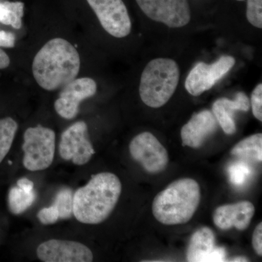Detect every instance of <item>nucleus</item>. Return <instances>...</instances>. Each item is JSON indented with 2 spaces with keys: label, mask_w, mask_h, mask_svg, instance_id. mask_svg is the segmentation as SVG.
<instances>
[{
  "label": "nucleus",
  "mask_w": 262,
  "mask_h": 262,
  "mask_svg": "<svg viewBox=\"0 0 262 262\" xmlns=\"http://www.w3.org/2000/svg\"><path fill=\"white\" fill-rule=\"evenodd\" d=\"M129 151L133 159L147 173H159L168 165V151L151 133H141L135 136L131 141Z\"/></svg>",
  "instance_id": "0eeeda50"
},
{
  "label": "nucleus",
  "mask_w": 262,
  "mask_h": 262,
  "mask_svg": "<svg viewBox=\"0 0 262 262\" xmlns=\"http://www.w3.org/2000/svg\"><path fill=\"white\" fill-rule=\"evenodd\" d=\"M38 219L43 225H53L59 220V213L54 205L42 208L37 214Z\"/></svg>",
  "instance_id": "b1692460"
},
{
  "label": "nucleus",
  "mask_w": 262,
  "mask_h": 262,
  "mask_svg": "<svg viewBox=\"0 0 262 262\" xmlns=\"http://www.w3.org/2000/svg\"><path fill=\"white\" fill-rule=\"evenodd\" d=\"M254 213V206L249 201L225 205L215 209L213 222L222 230L235 227L239 231H244L248 228Z\"/></svg>",
  "instance_id": "2eb2a0df"
},
{
  "label": "nucleus",
  "mask_w": 262,
  "mask_h": 262,
  "mask_svg": "<svg viewBox=\"0 0 262 262\" xmlns=\"http://www.w3.org/2000/svg\"><path fill=\"white\" fill-rule=\"evenodd\" d=\"M36 198L37 194L34 190L27 192L18 186L11 188L8 194V206L10 211L17 215L23 213L32 206Z\"/></svg>",
  "instance_id": "6ab92c4d"
},
{
  "label": "nucleus",
  "mask_w": 262,
  "mask_h": 262,
  "mask_svg": "<svg viewBox=\"0 0 262 262\" xmlns=\"http://www.w3.org/2000/svg\"><path fill=\"white\" fill-rule=\"evenodd\" d=\"M144 14L169 28L185 27L191 20L188 0H136Z\"/></svg>",
  "instance_id": "423d86ee"
},
{
  "label": "nucleus",
  "mask_w": 262,
  "mask_h": 262,
  "mask_svg": "<svg viewBox=\"0 0 262 262\" xmlns=\"http://www.w3.org/2000/svg\"><path fill=\"white\" fill-rule=\"evenodd\" d=\"M59 153L63 160L83 165L95 154L94 146L89 139L88 125L83 121L75 122L61 134Z\"/></svg>",
  "instance_id": "9d476101"
},
{
  "label": "nucleus",
  "mask_w": 262,
  "mask_h": 262,
  "mask_svg": "<svg viewBox=\"0 0 262 262\" xmlns=\"http://www.w3.org/2000/svg\"><path fill=\"white\" fill-rule=\"evenodd\" d=\"M97 91L96 81L89 77L75 78L62 88L59 97L54 103L58 115L67 120H72L79 113L80 103L94 96Z\"/></svg>",
  "instance_id": "9b49d317"
},
{
  "label": "nucleus",
  "mask_w": 262,
  "mask_h": 262,
  "mask_svg": "<svg viewBox=\"0 0 262 262\" xmlns=\"http://www.w3.org/2000/svg\"><path fill=\"white\" fill-rule=\"evenodd\" d=\"M56 134L48 127L38 125L24 133V166L30 171L46 170L54 159Z\"/></svg>",
  "instance_id": "39448f33"
},
{
  "label": "nucleus",
  "mask_w": 262,
  "mask_h": 262,
  "mask_svg": "<svg viewBox=\"0 0 262 262\" xmlns=\"http://www.w3.org/2000/svg\"><path fill=\"white\" fill-rule=\"evenodd\" d=\"M235 64L232 56H223L211 64L199 62L189 72L185 89L189 94L198 96L209 91L222 80Z\"/></svg>",
  "instance_id": "6e6552de"
},
{
  "label": "nucleus",
  "mask_w": 262,
  "mask_h": 262,
  "mask_svg": "<svg viewBox=\"0 0 262 262\" xmlns=\"http://www.w3.org/2000/svg\"><path fill=\"white\" fill-rule=\"evenodd\" d=\"M252 246L255 252L262 256V224H258L255 228L252 237Z\"/></svg>",
  "instance_id": "a878e982"
},
{
  "label": "nucleus",
  "mask_w": 262,
  "mask_h": 262,
  "mask_svg": "<svg viewBox=\"0 0 262 262\" xmlns=\"http://www.w3.org/2000/svg\"><path fill=\"white\" fill-rule=\"evenodd\" d=\"M10 63L9 56L0 48V70H3L9 67Z\"/></svg>",
  "instance_id": "c85d7f7f"
},
{
  "label": "nucleus",
  "mask_w": 262,
  "mask_h": 262,
  "mask_svg": "<svg viewBox=\"0 0 262 262\" xmlns=\"http://www.w3.org/2000/svg\"><path fill=\"white\" fill-rule=\"evenodd\" d=\"M225 248L215 245V235L208 227H203L192 234L187 251V259L192 262L226 261Z\"/></svg>",
  "instance_id": "ddd939ff"
},
{
  "label": "nucleus",
  "mask_w": 262,
  "mask_h": 262,
  "mask_svg": "<svg viewBox=\"0 0 262 262\" xmlns=\"http://www.w3.org/2000/svg\"><path fill=\"white\" fill-rule=\"evenodd\" d=\"M251 105L254 117L262 121V84H258L251 95Z\"/></svg>",
  "instance_id": "393cba45"
},
{
  "label": "nucleus",
  "mask_w": 262,
  "mask_h": 262,
  "mask_svg": "<svg viewBox=\"0 0 262 262\" xmlns=\"http://www.w3.org/2000/svg\"><path fill=\"white\" fill-rule=\"evenodd\" d=\"M231 154L239 158L260 162L262 160V134L246 138L232 148Z\"/></svg>",
  "instance_id": "f3484780"
},
{
  "label": "nucleus",
  "mask_w": 262,
  "mask_h": 262,
  "mask_svg": "<svg viewBox=\"0 0 262 262\" xmlns=\"http://www.w3.org/2000/svg\"><path fill=\"white\" fill-rule=\"evenodd\" d=\"M103 29L117 38L127 37L131 20L122 0H87Z\"/></svg>",
  "instance_id": "1a4fd4ad"
},
{
  "label": "nucleus",
  "mask_w": 262,
  "mask_h": 262,
  "mask_svg": "<svg viewBox=\"0 0 262 262\" xmlns=\"http://www.w3.org/2000/svg\"><path fill=\"white\" fill-rule=\"evenodd\" d=\"M18 127V123L11 117L0 120V163L9 152Z\"/></svg>",
  "instance_id": "aec40b11"
},
{
  "label": "nucleus",
  "mask_w": 262,
  "mask_h": 262,
  "mask_svg": "<svg viewBox=\"0 0 262 262\" xmlns=\"http://www.w3.org/2000/svg\"><path fill=\"white\" fill-rule=\"evenodd\" d=\"M246 1V17L248 22L258 29L262 28V0H237Z\"/></svg>",
  "instance_id": "5701e85b"
},
{
  "label": "nucleus",
  "mask_w": 262,
  "mask_h": 262,
  "mask_svg": "<svg viewBox=\"0 0 262 262\" xmlns=\"http://www.w3.org/2000/svg\"><path fill=\"white\" fill-rule=\"evenodd\" d=\"M122 184L116 175L108 172L93 176L73 195V214L87 225H98L115 209L121 194Z\"/></svg>",
  "instance_id": "f03ea898"
},
{
  "label": "nucleus",
  "mask_w": 262,
  "mask_h": 262,
  "mask_svg": "<svg viewBox=\"0 0 262 262\" xmlns=\"http://www.w3.org/2000/svg\"><path fill=\"white\" fill-rule=\"evenodd\" d=\"M15 43V37L13 33L0 30V47L13 48Z\"/></svg>",
  "instance_id": "bb28decb"
},
{
  "label": "nucleus",
  "mask_w": 262,
  "mask_h": 262,
  "mask_svg": "<svg viewBox=\"0 0 262 262\" xmlns=\"http://www.w3.org/2000/svg\"><path fill=\"white\" fill-rule=\"evenodd\" d=\"M24 13V4L21 2H0V23L20 29Z\"/></svg>",
  "instance_id": "a211bd4d"
},
{
  "label": "nucleus",
  "mask_w": 262,
  "mask_h": 262,
  "mask_svg": "<svg viewBox=\"0 0 262 262\" xmlns=\"http://www.w3.org/2000/svg\"><path fill=\"white\" fill-rule=\"evenodd\" d=\"M217 127L218 122L212 112L203 110L194 113L181 130L182 145L194 149L201 147Z\"/></svg>",
  "instance_id": "4468645a"
},
{
  "label": "nucleus",
  "mask_w": 262,
  "mask_h": 262,
  "mask_svg": "<svg viewBox=\"0 0 262 262\" xmlns=\"http://www.w3.org/2000/svg\"><path fill=\"white\" fill-rule=\"evenodd\" d=\"M201 198V188L195 180L179 179L155 196L153 215L165 225L187 223L198 209Z\"/></svg>",
  "instance_id": "7ed1b4c3"
},
{
  "label": "nucleus",
  "mask_w": 262,
  "mask_h": 262,
  "mask_svg": "<svg viewBox=\"0 0 262 262\" xmlns=\"http://www.w3.org/2000/svg\"><path fill=\"white\" fill-rule=\"evenodd\" d=\"M17 186L20 187V189L27 191V192H32V191L34 190V183L27 178L19 179L18 182H17Z\"/></svg>",
  "instance_id": "cd10ccee"
},
{
  "label": "nucleus",
  "mask_w": 262,
  "mask_h": 262,
  "mask_svg": "<svg viewBox=\"0 0 262 262\" xmlns=\"http://www.w3.org/2000/svg\"><path fill=\"white\" fill-rule=\"evenodd\" d=\"M251 102L244 92H237L234 100L220 98L213 103L212 113L222 130L227 135H232L236 131L234 113L237 111L248 112Z\"/></svg>",
  "instance_id": "dca6fc26"
},
{
  "label": "nucleus",
  "mask_w": 262,
  "mask_h": 262,
  "mask_svg": "<svg viewBox=\"0 0 262 262\" xmlns=\"http://www.w3.org/2000/svg\"><path fill=\"white\" fill-rule=\"evenodd\" d=\"M73 195L70 189L60 190L55 198L54 205L59 213V220H67L73 214Z\"/></svg>",
  "instance_id": "412c9836"
},
{
  "label": "nucleus",
  "mask_w": 262,
  "mask_h": 262,
  "mask_svg": "<svg viewBox=\"0 0 262 262\" xmlns=\"http://www.w3.org/2000/svg\"><path fill=\"white\" fill-rule=\"evenodd\" d=\"M251 173L252 170L251 167L245 162L234 163L228 168L229 181L236 187H241L246 184Z\"/></svg>",
  "instance_id": "4be33fe9"
},
{
  "label": "nucleus",
  "mask_w": 262,
  "mask_h": 262,
  "mask_svg": "<svg viewBox=\"0 0 262 262\" xmlns=\"http://www.w3.org/2000/svg\"><path fill=\"white\" fill-rule=\"evenodd\" d=\"M179 76V66L174 60H151L141 74L139 94L143 102L151 108L164 106L175 93Z\"/></svg>",
  "instance_id": "20e7f679"
},
{
  "label": "nucleus",
  "mask_w": 262,
  "mask_h": 262,
  "mask_svg": "<svg viewBox=\"0 0 262 262\" xmlns=\"http://www.w3.org/2000/svg\"><path fill=\"white\" fill-rule=\"evenodd\" d=\"M234 260H231L232 261H247V258L244 257H238V258H234Z\"/></svg>",
  "instance_id": "c756f323"
},
{
  "label": "nucleus",
  "mask_w": 262,
  "mask_h": 262,
  "mask_svg": "<svg viewBox=\"0 0 262 262\" xmlns=\"http://www.w3.org/2000/svg\"><path fill=\"white\" fill-rule=\"evenodd\" d=\"M80 70V58L76 48L62 38L48 41L34 56L32 72L42 89H62L75 80Z\"/></svg>",
  "instance_id": "f257e3e1"
},
{
  "label": "nucleus",
  "mask_w": 262,
  "mask_h": 262,
  "mask_svg": "<svg viewBox=\"0 0 262 262\" xmlns=\"http://www.w3.org/2000/svg\"><path fill=\"white\" fill-rule=\"evenodd\" d=\"M37 257L45 262H91L94 254L89 247L75 241L50 239L38 246Z\"/></svg>",
  "instance_id": "f8f14e48"
}]
</instances>
